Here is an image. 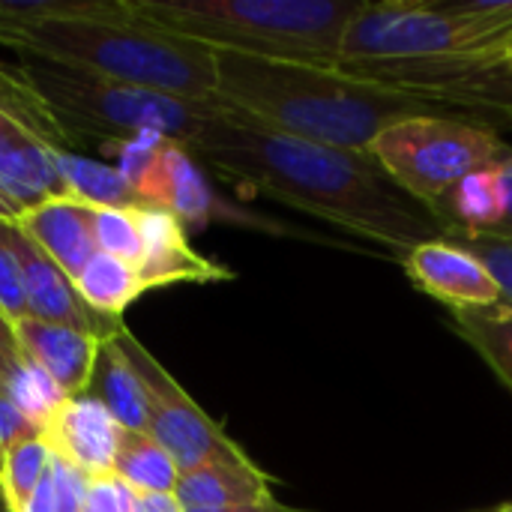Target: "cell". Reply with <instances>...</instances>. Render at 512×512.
<instances>
[{"label": "cell", "instance_id": "obj_1", "mask_svg": "<svg viewBox=\"0 0 512 512\" xmlns=\"http://www.w3.org/2000/svg\"><path fill=\"white\" fill-rule=\"evenodd\" d=\"M189 153L240 186L387 249L399 264L411 249L444 240L441 219L411 198L369 150L288 138L225 105Z\"/></svg>", "mask_w": 512, "mask_h": 512}, {"label": "cell", "instance_id": "obj_2", "mask_svg": "<svg viewBox=\"0 0 512 512\" xmlns=\"http://www.w3.org/2000/svg\"><path fill=\"white\" fill-rule=\"evenodd\" d=\"M216 99L273 132L342 150H369L387 126L408 117L441 114L492 126L471 108L390 87L342 66L291 63L234 51H216Z\"/></svg>", "mask_w": 512, "mask_h": 512}, {"label": "cell", "instance_id": "obj_3", "mask_svg": "<svg viewBox=\"0 0 512 512\" xmlns=\"http://www.w3.org/2000/svg\"><path fill=\"white\" fill-rule=\"evenodd\" d=\"M0 45L54 66L135 87L216 99V51L144 21L132 3L108 18H45L0 30Z\"/></svg>", "mask_w": 512, "mask_h": 512}, {"label": "cell", "instance_id": "obj_4", "mask_svg": "<svg viewBox=\"0 0 512 512\" xmlns=\"http://www.w3.org/2000/svg\"><path fill=\"white\" fill-rule=\"evenodd\" d=\"M171 33L213 51L339 66L348 27L366 0H129Z\"/></svg>", "mask_w": 512, "mask_h": 512}, {"label": "cell", "instance_id": "obj_5", "mask_svg": "<svg viewBox=\"0 0 512 512\" xmlns=\"http://www.w3.org/2000/svg\"><path fill=\"white\" fill-rule=\"evenodd\" d=\"M21 72L78 144L90 135L117 144L141 132H156L189 150L225 111L219 99H183L45 60L24 57Z\"/></svg>", "mask_w": 512, "mask_h": 512}, {"label": "cell", "instance_id": "obj_6", "mask_svg": "<svg viewBox=\"0 0 512 512\" xmlns=\"http://www.w3.org/2000/svg\"><path fill=\"white\" fill-rule=\"evenodd\" d=\"M501 51L512 57V0L366 3L342 42V63Z\"/></svg>", "mask_w": 512, "mask_h": 512}, {"label": "cell", "instance_id": "obj_7", "mask_svg": "<svg viewBox=\"0 0 512 512\" xmlns=\"http://www.w3.org/2000/svg\"><path fill=\"white\" fill-rule=\"evenodd\" d=\"M369 153L420 204H435L468 174L495 168L512 153L498 129L462 117H408L387 126Z\"/></svg>", "mask_w": 512, "mask_h": 512}, {"label": "cell", "instance_id": "obj_8", "mask_svg": "<svg viewBox=\"0 0 512 512\" xmlns=\"http://www.w3.org/2000/svg\"><path fill=\"white\" fill-rule=\"evenodd\" d=\"M78 141L33 90L21 63L0 60V198L15 210L66 195L57 153Z\"/></svg>", "mask_w": 512, "mask_h": 512}, {"label": "cell", "instance_id": "obj_9", "mask_svg": "<svg viewBox=\"0 0 512 512\" xmlns=\"http://www.w3.org/2000/svg\"><path fill=\"white\" fill-rule=\"evenodd\" d=\"M114 342L135 369L147 405H150V438L162 444L177 462L180 474L216 462H246V450L225 435V429L201 411V405L177 384V378L120 324Z\"/></svg>", "mask_w": 512, "mask_h": 512}, {"label": "cell", "instance_id": "obj_10", "mask_svg": "<svg viewBox=\"0 0 512 512\" xmlns=\"http://www.w3.org/2000/svg\"><path fill=\"white\" fill-rule=\"evenodd\" d=\"M135 195H138V204L162 207L171 216H177L183 222V228H204L213 219H228V222H240V225L267 228L276 234H291L282 225H267V222L255 219L252 213L231 210L225 201H219L213 186L207 183L198 159L177 141L162 144L150 171L138 183Z\"/></svg>", "mask_w": 512, "mask_h": 512}, {"label": "cell", "instance_id": "obj_11", "mask_svg": "<svg viewBox=\"0 0 512 512\" xmlns=\"http://www.w3.org/2000/svg\"><path fill=\"white\" fill-rule=\"evenodd\" d=\"M6 237L12 243V252L21 267L24 279V297H27V318L36 321H51V324H66L93 336H111L120 324L99 318L78 294L75 279L66 276L33 240H27L15 222H6Z\"/></svg>", "mask_w": 512, "mask_h": 512}, {"label": "cell", "instance_id": "obj_12", "mask_svg": "<svg viewBox=\"0 0 512 512\" xmlns=\"http://www.w3.org/2000/svg\"><path fill=\"white\" fill-rule=\"evenodd\" d=\"M39 438L48 444L54 459L78 468L84 477L93 480L114 474L123 426L108 414V408L99 399L87 393L66 399L42 426Z\"/></svg>", "mask_w": 512, "mask_h": 512}, {"label": "cell", "instance_id": "obj_13", "mask_svg": "<svg viewBox=\"0 0 512 512\" xmlns=\"http://www.w3.org/2000/svg\"><path fill=\"white\" fill-rule=\"evenodd\" d=\"M138 228H141V258L135 264L144 291L180 285V282H228L234 270L204 258L186 237V228L177 216L162 207H138Z\"/></svg>", "mask_w": 512, "mask_h": 512}, {"label": "cell", "instance_id": "obj_14", "mask_svg": "<svg viewBox=\"0 0 512 512\" xmlns=\"http://www.w3.org/2000/svg\"><path fill=\"white\" fill-rule=\"evenodd\" d=\"M405 276L438 303L456 309H492L501 306V291L489 270L462 246L450 240H432L408 252L402 261Z\"/></svg>", "mask_w": 512, "mask_h": 512}, {"label": "cell", "instance_id": "obj_15", "mask_svg": "<svg viewBox=\"0 0 512 512\" xmlns=\"http://www.w3.org/2000/svg\"><path fill=\"white\" fill-rule=\"evenodd\" d=\"M12 330L21 357L39 372H45L66 399L90 393V381L105 336H93L66 324H51L36 318H21L12 324Z\"/></svg>", "mask_w": 512, "mask_h": 512}, {"label": "cell", "instance_id": "obj_16", "mask_svg": "<svg viewBox=\"0 0 512 512\" xmlns=\"http://www.w3.org/2000/svg\"><path fill=\"white\" fill-rule=\"evenodd\" d=\"M12 222L72 279H78L87 261L99 252L96 237H93L90 207L69 195L39 201L21 210Z\"/></svg>", "mask_w": 512, "mask_h": 512}, {"label": "cell", "instance_id": "obj_17", "mask_svg": "<svg viewBox=\"0 0 512 512\" xmlns=\"http://www.w3.org/2000/svg\"><path fill=\"white\" fill-rule=\"evenodd\" d=\"M276 480L261 471L252 459L246 462H216L195 471H183L174 489V498L183 510L201 507H234L270 501Z\"/></svg>", "mask_w": 512, "mask_h": 512}, {"label": "cell", "instance_id": "obj_18", "mask_svg": "<svg viewBox=\"0 0 512 512\" xmlns=\"http://www.w3.org/2000/svg\"><path fill=\"white\" fill-rule=\"evenodd\" d=\"M435 216L447 231H501L507 222V186L501 168H483L462 177L438 204Z\"/></svg>", "mask_w": 512, "mask_h": 512}, {"label": "cell", "instance_id": "obj_19", "mask_svg": "<svg viewBox=\"0 0 512 512\" xmlns=\"http://www.w3.org/2000/svg\"><path fill=\"white\" fill-rule=\"evenodd\" d=\"M90 396L108 408V414L123 426V432L150 435L147 393H144L135 369L129 366L126 354L114 342V333L102 345V354H99V363H96V372L90 381Z\"/></svg>", "mask_w": 512, "mask_h": 512}, {"label": "cell", "instance_id": "obj_20", "mask_svg": "<svg viewBox=\"0 0 512 512\" xmlns=\"http://www.w3.org/2000/svg\"><path fill=\"white\" fill-rule=\"evenodd\" d=\"M75 288L81 294V300L105 321H114L120 324L123 321V312L141 297L147 294L144 291V282L135 270V264L123 261V258H114V255H105V252H96L87 267L78 273L75 279Z\"/></svg>", "mask_w": 512, "mask_h": 512}, {"label": "cell", "instance_id": "obj_21", "mask_svg": "<svg viewBox=\"0 0 512 512\" xmlns=\"http://www.w3.org/2000/svg\"><path fill=\"white\" fill-rule=\"evenodd\" d=\"M54 159H57V171L69 198L87 207H141L138 195L123 180L117 165L96 162L75 150H60Z\"/></svg>", "mask_w": 512, "mask_h": 512}, {"label": "cell", "instance_id": "obj_22", "mask_svg": "<svg viewBox=\"0 0 512 512\" xmlns=\"http://www.w3.org/2000/svg\"><path fill=\"white\" fill-rule=\"evenodd\" d=\"M450 327L483 357V363L498 375L512 393V309H456L450 312Z\"/></svg>", "mask_w": 512, "mask_h": 512}, {"label": "cell", "instance_id": "obj_23", "mask_svg": "<svg viewBox=\"0 0 512 512\" xmlns=\"http://www.w3.org/2000/svg\"><path fill=\"white\" fill-rule=\"evenodd\" d=\"M114 477L123 480L135 495H174L180 483V468L171 453L150 435L123 432L114 459Z\"/></svg>", "mask_w": 512, "mask_h": 512}, {"label": "cell", "instance_id": "obj_24", "mask_svg": "<svg viewBox=\"0 0 512 512\" xmlns=\"http://www.w3.org/2000/svg\"><path fill=\"white\" fill-rule=\"evenodd\" d=\"M51 471V450L39 435L21 438L0 468V501L6 512H24Z\"/></svg>", "mask_w": 512, "mask_h": 512}, {"label": "cell", "instance_id": "obj_25", "mask_svg": "<svg viewBox=\"0 0 512 512\" xmlns=\"http://www.w3.org/2000/svg\"><path fill=\"white\" fill-rule=\"evenodd\" d=\"M6 396L12 399V405L24 414V420L42 432V426L51 420V414L66 402V396L54 387V381L39 372L36 366H30L27 360L18 366V372L12 378H6Z\"/></svg>", "mask_w": 512, "mask_h": 512}, {"label": "cell", "instance_id": "obj_26", "mask_svg": "<svg viewBox=\"0 0 512 512\" xmlns=\"http://www.w3.org/2000/svg\"><path fill=\"white\" fill-rule=\"evenodd\" d=\"M96 249L129 264L141 258V228H138V207H90Z\"/></svg>", "mask_w": 512, "mask_h": 512}, {"label": "cell", "instance_id": "obj_27", "mask_svg": "<svg viewBox=\"0 0 512 512\" xmlns=\"http://www.w3.org/2000/svg\"><path fill=\"white\" fill-rule=\"evenodd\" d=\"M444 240L462 246L471 252L495 279L504 306L512 309V237L507 234H492V231H447Z\"/></svg>", "mask_w": 512, "mask_h": 512}, {"label": "cell", "instance_id": "obj_28", "mask_svg": "<svg viewBox=\"0 0 512 512\" xmlns=\"http://www.w3.org/2000/svg\"><path fill=\"white\" fill-rule=\"evenodd\" d=\"M0 312L15 324L27 318V297H24V279L18 258L12 252V243L6 237V222H0Z\"/></svg>", "mask_w": 512, "mask_h": 512}, {"label": "cell", "instance_id": "obj_29", "mask_svg": "<svg viewBox=\"0 0 512 512\" xmlns=\"http://www.w3.org/2000/svg\"><path fill=\"white\" fill-rule=\"evenodd\" d=\"M135 498L138 495L123 480H117L114 474L93 477V480H87L84 510L81 512H132Z\"/></svg>", "mask_w": 512, "mask_h": 512}, {"label": "cell", "instance_id": "obj_30", "mask_svg": "<svg viewBox=\"0 0 512 512\" xmlns=\"http://www.w3.org/2000/svg\"><path fill=\"white\" fill-rule=\"evenodd\" d=\"M87 480L78 468L60 462L51 456V486H54V510L57 512H81L84 510V492Z\"/></svg>", "mask_w": 512, "mask_h": 512}, {"label": "cell", "instance_id": "obj_31", "mask_svg": "<svg viewBox=\"0 0 512 512\" xmlns=\"http://www.w3.org/2000/svg\"><path fill=\"white\" fill-rule=\"evenodd\" d=\"M27 435H39V432L24 420V414L12 405V399L0 393V468H3L6 453Z\"/></svg>", "mask_w": 512, "mask_h": 512}, {"label": "cell", "instance_id": "obj_32", "mask_svg": "<svg viewBox=\"0 0 512 512\" xmlns=\"http://www.w3.org/2000/svg\"><path fill=\"white\" fill-rule=\"evenodd\" d=\"M21 363H24V357H21V351H18L12 321L0 312V375H3V378H12V375L18 372Z\"/></svg>", "mask_w": 512, "mask_h": 512}, {"label": "cell", "instance_id": "obj_33", "mask_svg": "<svg viewBox=\"0 0 512 512\" xmlns=\"http://www.w3.org/2000/svg\"><path fill=\"white\" fill-rule=\"evenodd\" d=\"M183 512H309L297 510V507H288L276 498L270 501H258V504H234V507H201V510H183Z\"/></svg>", "mask_w": 512, "mask_h": 512}, {"label": "cell", "instance_id": "obj_34", "mask_svg": "<svg viewBox=\"0 0 512 512\" xmlns=\"http://www.w3.org/2000/svg\"><path fill=\"white\" fill-rule=\"evenodd\" d=\"M132 512H183L174 495H138Z\"/></svg>", "mask_w": 512, "mask_h": 512}, {"label": "cell", "instance_id": "obj_35", "mask_svg": "<svg viewBox=\"0 0 512 512\" xmlns=\"http://www.w3.org/2000/svg\"><path fill=\"white\" fill-rule=\"evenodd\" d=\"M24 512H57L54 510V486H51V471H48V477L42 480V486L36 489L33 501L27 504V510Z\"/></svg>", "mask_w": 512, "mask_h": 512}, {"label": "cell", "instance_id": "obj_36", "mask_svg": "<svg viewBox=\"0 0 512 512\" xmlns=\"http://www.w3.org/2000/svg\"><path fill=\"white\" fill-rule=\"evenodd\" d=\"M501 168V174H504V186H507V222H504V228L501 231H492V234H507L512 237V153L498 165Z\"/></svg>", "mask_w": 512, "mask_h": 512}, {"label": "cell", "instance_id": "obj_37", "mask_svg": "<svg viewBox=\"0 0 512 512\" xmlns=\"http://www.w3.org/2000/svg\"><path fill=\"white\" fill-rule=\"evenodd\" d=\"M15 216H18V213H15V210H12V207H9V204L0 198V222H12Z\"/></svg>", "mask_w": 512, "mask_h": 512}, {"label": "cell", "instance_id": "obj_38", "mask_svg": "<svg viewBox=\"0 0 512 512\" xmlns=\"http://www.w3.org/2000/svg\"><path fill=\"white\" fill-rule=\"evenodd\" d=\"M486 512H512V504H501V507H495V510H486Z\"/></svg>", "mask_w": 512, "mask_h": 512}, {"label": "cell", "instance_id": "obj_39", "mask_svg": "<svg viewBox=\"0 0 512 512\" xmlns=\"http://www.w3.org/2000/svg\"><path fill=\"white\" fill-rule=\"evenodd\" d=\"M0 393H6V378L0 375Z\"/></svg>", "mask_w": 512, "mask_h": 512}, {"label": "cell", "instance_id": "obj_40", "mask_svg": "<svg viewBox=\"0 0 512 512\" xmlns=\"http://www.w3.org/2000/svg\"><path fill=\"white\" fill-rule=\"evenodd\" d=\"M510 69H512V60H510Z\"/></svg>", "mask_w": 512, "mask_h": 512}]
</instances>
